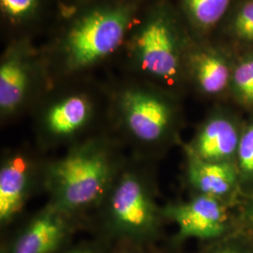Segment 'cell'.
Wrapping results in <instances>:
<instances>
[{"mask_svg": "<svg viewBox=\"0 0 253 253\" xmlns=\"http://www.w3.org/2000/svg\"><path fill=\"white\" fill-rule=\"evenodd\" d=\"M252 217H253V209H252Z\"/></svg>", "mask_w": 253, "mask_h": 253, "instance_id": "44dd1931", "label": "cell"}, {"mask_svg": "<svg viewBox=\"0 0 253 253\" xmlns=\"http://www.w3.org/2000/svg\"><path fill=\"white\" fill-rule=\"evenodd\" d=\"M27 163L22 159H11L0 171V219L6 222L22 208L28 187Z\"/></svg>", "mask_w": 253, "mask_h": 253, "instance_id": "30bf717a", "label": "cell"}, {"mask_svg": "<svg viewBox=\"0 0 253 253\" xmlns=\"http://www.w3.org/2000/svg\"><path fill=\"white\" fill-rule=\"evenodd\" d=\"M234 30L245 41H253V1L246 2L238 10L234 21Z\"/></svg>", "mask_w": 253, "mask_h": 253, "instance_id": "e0dca14e", "label": "cell"}, {"mask_svg": "<svg viewBox=\"0 0 253 253\" xmlns=\"http://www.w3.org/2000/svg\"><path fill=\"white\" fill-rule=\"evenodd\" d=\"M240 137L231 120L222 117L212 118L200 129L190 155L208 162H229L237 153Z\"/></svg>", "mask_w": 253, "mask_h": 253, "instance_id": "52a82bcc", "label": "cell"}, {"mask_svg": "<svg viewBox=\"0 0 253 253\" xmlns=\"http://www.w3.org/2000/svg\"><path fill=\"white\" fill-rule=\"evenodd\" d=\"M189 179L201 194L221 197L234 189L235 168L230 162H208L190 154Z\"/></svg>", "mask_w": 253, "mask_h": 253, "instance_id": "9c48e42d", "label": "cell"}, {"mask_svg": "<svg viewBox=\"0 0 253 253\" xmlns=\"http://www.w3.org/2000/svg\"><path fill=\"white\" fill-rule=\"evenodd\" d=\"M137 51L146 73L163 79L177 74L179 59L172 28L162 15L154 16L142 27L137 38Z\"/></svg>", "mask_w": 253, "mask_h": 253, "instance_id": "277c9868", "label": "cell"}, {"mask_svg": "<svg viewBox=\"0 0 253 253\" xmlns=\"http://www.w3.org/2000/svg\"><path fill=\"white\" fill-rule=\"evenodd\" d=\"M165 213L176 222L182 237L212 239L226 230V211L216 197L201 194L189 203L167 208Z\"/></svg>", "mask_w": 253, "mask_h": 253, "instance_id": "8992f818", "label": "cell"}, {"mask_svg": "<svg viewBox=\"0 0 253 253\" xmlns=\"http://www.w3.org/2000/svg\"><path fill=\"white\" fill-rule=\"evenodd\" d=\"M39 0H0L1 8L11 18H23L32 13Z\"/></svg>", "mask_w": 253, "mask_h": 253, "instance_id": "ac0fdd59", "label": "cell"}, {"mask_svg": "<svg viewBox=\"0 0 253 253\" xmlns=\"http://www.w3.org/2000/svg\"><path fill=\"white\" fill-rule=\"evenodd\" d=\"M230 0H186L191 16L203 27H210L223 16Z\"/></svg>", "mask_w": 253, "mask_h": 253, "instance_id": "5bb4252c", "label": "cell"}, {"mask_svg": "<svg viewBox=\"0 0 253 253\" xmlns=\"http://www.w3.org/2000/svg\"><path fill=\"white\" fill-rule=\"evenodd\" d=\"M121 107L129 131L142 142H157L169 129L171 108L166 101L152 93L126 91L121 98Z\"/></svg>", "mask_w": 253, "mask_h": 253, "instance_id": "3957f363", "label": "cell"}, {"mask_svg": "<svg viewBox=\"0 0 253 253\" xmlns=\"http://www.w3.org/2000/svg\"><path fill=\"white\" fill-rule=\"evenodd\" d=\"M239 169L245 177L253 178V123L240 137L237 149Z\"/></svg>", "mask_w": 253, "mask_h": 253, "instance_id": "2e32d148", "label": "cell"}, {"mask_svg": "<svg viewBox=\"0 0 253 253\" xmlns=\"http://www.w3.org/2000/svg\"><path fill=\"white\" fill-rule=\"evenodd\" d=\"M233 84L239 100L253 105V57L236 67L233 75Z\"/></svg>", "mask_w": 253, "mask_h": 253, "instance_id": "9a60e30c", "label": "cell"}, {"mask_svg": "<svg viewBox=\"0 0 253 253\" xmlns=\"http://www.w3.org/2000/svg\"><path fill=\"white\" fill-rule=\"evenodd\" d=\"M110 212L118 226L129 232L147 231L157 218V208L145 184L131 173L118 181L110 201Z\"/></svg>", "mask_w": 253, "mask_h": 253, "instance_id": "5b68a950", "label": "cell"}, {"mask_svg": "<svg viewBox=\"0 0 253 253\" xmlns=\"http://www.w3.org/2000/svg\"><path fill=\"white\" fill-rule=\"evenodd\" d=\"M66 234L63 219L50 211L35 218L13 246L12 253H51Z\"/></svg>", "mask_w": 253, "mask_h": 253, "instance_id": "ba28073f", "label": "cell"}, {"mask_svg": "<svg viewBox=\"0 0 253 253\" xmlns=\"http://www.w3.org/2000/svg\"><path fill=\"white\" fill-rule=\"evenodd\" d=\"M194 72L200 87L208 94L224 90L229 83L228 66L221 58L213 54L198 55L195 58Z\"/></svg>", "mask_w": 253, "mask_h": 253, "instance_id": "4fadbf2b", "label": "cell"}, {"mask_svg": "<svg viewBox=\"0 0 253 253\" xmlns=\"http://www.w3.org/2000/svg\"><path fill=\"white\" fill-rule=\"evenodd\" d=\"M90 104L82 96H72L49 110L46 125L54 135H71L84 126L90 116Z\"/></svg>", "mask_w": 253, "mask_h": 253, "instance_id": "8fae6325", "label": "cell"}, {"mask_svg": "<svg viewBox=\"0 0 253 253\" xmlns=\"http://www.w3.org/2000/svg\"><path fill=\"white\" fill-rule=\"evenodd\" d=\"M28 84L27 67L12 55L0 67V108L3 114L13 112L24 100Z\"/></svg>", "mask_w": 253, "mask_h": 253, "instance_id": "7c38bea8", "label": "cell"}, {"mask_svg": "<svg viewBox=\"0 0 253 253\" xmlns=\"http://www.w3.org/2000/svg\"><path fill=\"white\" fill-rule=\"evenodd\" d=\"M244 253L242 251L238 250L237 248H234V247H227L224 249L218 250L216 253Z\"/></svg>", "mask_w": 253, "mask_h": 253, "instance_id": "d6986e66", "label": "cell"}, {"mask_svg": "<svg viewBox=\"0 0 253 253\" xmlns=\"http://www.w3.org/2000/svg\"><path fill=\"white\" fill-rule=\"evenodd\" d=\"M131 17L126 6L95 9L76 22L66 41L71 69L87 68L108 56L121 44Z\"/></svg>", "mask_w": 253, "mask_h": 253, "instance_id": "7a4b0ae2", "label": "cell"}, {"mask_svg": "<svg viewBox=\"0 0 253 253\" xmlns=\"http://www.w3.org/2000/svg\"><path fill=\"white\" fill-rule=\"evenodd\" d=\"M112 168L106 153L97 145H85L51 166L49 186L59 211L90 206L108 186Z\"/></svg>", "mask_w": 253, "mask_h": 253, "instance_id": "6da1fadb", "label": "cell"}, {"mask_svg": "<svg viewBox=\"0 0 253 253\" xmlns=\"http://www.w3.org/2000/svg\"><path fill=\"white\" fill-rule=\"evenodd\" d=\"M91 253L90 252H88V251H78V252H74V253Z\"/></svg>", "mask_w": 253, "mask_h": 253, "instance_id": "ffe728a7", "label": "cell"}]
</instances>
